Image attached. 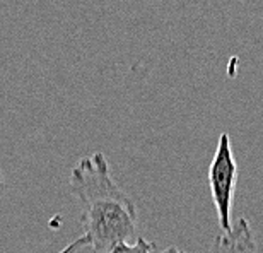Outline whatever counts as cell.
<instances>
[{"mask_svg": "<svg viewBox=\"0 0 263 253\" xmlns=\"http://www.w3.org/2000/svg\"><path fill=\"white\" fill-rule=\"evenodd\" d=\"M68 183L72 195L82 207L81 223L94 253H109L115 245L134 238L135 204L115 183L103 152L79 159Z\"/></svg>", "mask_w": 263, "mask_h": 253, "instance_id": "1", "label": "cell"}, {"mask_svg": "<svg viewBox=\"0 0 263 253\" xmlns=\"http://www.w3.org/2000/svg\"><path fill=\"white\" fill-rule=\"evenodd\" d=\"M238 182V162H236L231 137L228 132H222L217 142L214 159L209 166V185L212 200L217 210V219L222 233H228L233 228L231 210Z\"/></svg>", "mask_w": 263, "mask_h": 253, "instance_id": "2", "label": "cell"}, {"mask_svg": "<svg viewBox=\"0 0 263 253\" xmlns=\"http://www.w3.org/2000/svg\"><path fill=\"white\" fill-rule=\"evenodd\" d=\"M212 253H256V243L248 219L241 218L228 233H220L212 245Z\"/></svg>", "mask_w": 263, "mask_h": 253, "instance_id": "3", "label": "cell"}, {"mask_svg": "<svg viewBox=\"0 0 263 253\" xmlns=\"http://www.w3.org/2000/svg\"><path fill=\"white\" fill-rule=\"evenodd\" d=\"M152 251H154V245L144 238H137L135 243L123 241V243L115 245L109 250V253H152Z\"/></svg>", "mask_w": 263, "mask_h": 253, "instance_id": "4", "label": "cell"}, {"mask_svg": "<svg viewBox=\"0 0 263 253\" xmlns=\"http://www.w3.org/2000/svg\"><path fill=\"white\" fill-rule=\"evenodd\" d=\"M89 245H91V241H89V238L86 234H82V236H79V238L73 240L72 243H68L65 248L59 253H79L82 248H86V246H89Z\"/></svg>", "mask_w": 263, "mask_h": 253, "instance_id": "5", "label": "cell"}, {"mask_svg": "<svg viewBox=\"0 0 263 253\" xmlns=\"http://www.w3.org/2000/svg\"><path fill=\"white\" fill-rule=\"evenodd\" d=\"M157 253H180V250H178L176 246H167V248H164L162 251H157Z\"/></svg>", "mask_w": 263, "mask_h": 253, "instance_id": "6", "label": "cell"}, {"mask_svg": "<svg viewBox=\"0 0 263 253\" xmlns=\"http://www.w3.org/2000/svg\"><path fill=\"white\" fill-rule=\"evenodd\" d=\"M2 192H4V176L2 171H0V197H2Z\"/></svg>", "mask_w": 263, "mask_h": 253, "instance_id": "7", "label": "cell"}, {"mask_svg": "<svg viewBox=\"0 0 263 253\" xmlns=\"http://www.w3.org/2000/svg\"><path fill=\"white\" fill-rule=\"evenodd\" d=\"M180 253H186V251H180Z\"/></svg>", "mask_w": 263, "mask_h": 253, "instance_id": "8", "label": "cell"}]
</instances>
